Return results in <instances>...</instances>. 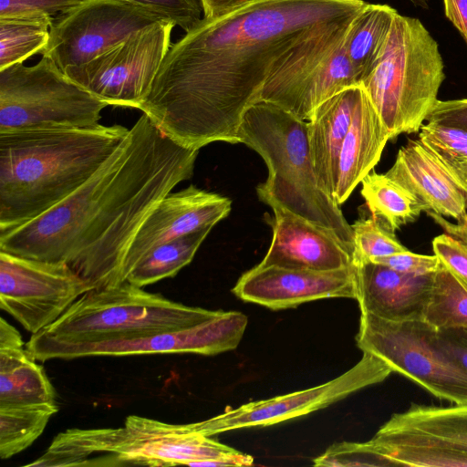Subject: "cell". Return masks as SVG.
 Segmentation results:
<instances>
[{"instance_id":"obj_1","label":"cell","mask_w":467,"mask_h":467,"mask_svg":"<svg viewBox=\"0 0 467 467\" xmlns=\"http://www.w3.org/2000/svg\"><path fill=\"white\" fill-rule=\"evenodd\" d=\"M364 0H251L203 17L171 45L140 110L169 138L200 150L241 143L245 111L287 60L352 23Z\"/></svg>"},{"instance_id":"obj_2","label":"cell","mask_w":467,"mask_h":467,"mask_svg":"<svg viewBox=\"0 0 467 467\" xmlns=\"http://www.w3.org/2000/svg\"><path fill=\"white\" fill-rule=\"evenodd\" d=\"M199 150L177 143L142 114L77 191L39 217L0 232V251L64 263L93 289L124 283L125 257L138 230L192 178Z\"/></svg>"},{"instance_id":"obj_3","label":"cell","mask_w":467,"mask_h":467,"mask_svg":"<svg viewBox=\"0 0 467 467\" xmlns=\"http://www.w3.org/2000/svg\"><path fill=\"white\" fill-rule=\"evenodd\" d=\"M130 129L97 124L0 132V232L47 213L84 184Z\"/></svg>"},{"instance_id":"obj_4","label":"cell","mask_w":467,"mask_h":467,"mask_svg":"<svg viewBox=\"0 0 467 467\" xmlns=\"http://www.w3.org/2000/svg\"><path fill=\"white\" fill-rule=\"evenodd\" d=\"M253 456L195 431L130 415L118 428L67 429L26 467L249 466Z\"/></svg>"},{"instance_id":"obj_5","label":"cell","mask_w":467,"mask_h":467,"mask_svg":"<svg viewBox=\"0 0 467 467\" xmlns=\"http://www.w3.org/2000/svg\"><path fill=\"white\" fill-rule=\"evenodd\" d=\"M307 130V121L275 104L259 101L245 111L240 142L268 169L266 181L256 187L258 198L330 230L353 252L351 225L315 171Z\"/></svg>"},{"instance_id":"obj_6","label":"cell","mask_w":467,"mask_h":467,"mask_svg":"<svg viewBox=\"0 0 467 467\" xmlns=\"http://www.w3.org/2000/svg\"><path fill=\"white\" fill-rule=\"evenodd\" d=\"M444 79L436 40L418 18L398 14L381 54L360 85L392 140L420 131Z\"/></svg>"},{"instance_id":"obj_7","label":"cell","mask_w":467,"mask_h":467,"mask_svg":"<svg viewBox=\"0 0 467 467\" xmlns=\"http://www.w3.org/2000/svg\"><path fill=\"white\" fill-rule=\"evenodd\" d=\"M223 312L186 306L124 282L86 292L28 342L89 343L137 337L192 327Z\"/></svg>"},{"instance_id":"obj_8","label":"cell","mask_w":467,"mask_h":467,"mask_svg":"<svg viewBox=\"0 0 467 467\" xmlns=\"http://www.w3.org/2000/svg\"><path fill=\"white\" fill-rule=\"evenodd\" d=\"M109 105L71 80L49 57L0 70V132L99 124Z\"/></svg>"},{"instance_id":"obj_9","label":"cell","mask_w":467,"mask_h":467,"mask_svg":"<svg viewBox=\"0 0 467 467\" xmlns=\"http://www.w3.org/2000/svg\"><path fill=\"white\" fill-rule=\"evenodd\" d=\"M437 329L421 319L392 321L360 313L357 346L393 372L451 404H467V371L436 344Z\"/></svg>"},{"instance_id":"obj_10","label":"cell","mask_w":467,"mask_h":467,"mask_svg":"<svg viewBox=\"0 0 467 467\" xmlns=\"http://www.w3.org/2000/svg\"><path fill=\"white\" fill-rule=\"evenodd\" d=\"M175 25L161 21L121 44L63 72L109 106L140 109L170 50Z\"/></svg>"},{"instance_id":"obj_11","label":"cell","mask_w":467,"mask_h":467,"mask_svg":"<svg viewBox=\"0 0 467 467\" xmlns=\"http://www.w3.org/2000/svg\"><path fill=\"white\" fill-rule=\"evenodd\" d=\"M164 20L124 0H83L54 18L48 44L41 56L52 59L63 71L92 60Z\"/></svg>"},{"instance_id":"obj_12","label":"cell","mask_w":467,"mask_h":467,"mask_svg":"<svg viewBox=\"0 0 467 467\" xmlns=\"http://www.w3.org/2000/svg\"><path fill=\"white\" fill-rule=\"evenodd\" d=\"M247 317L239 311L220 316L192 327L148 336L108 339L89 343L26 344L37 361L89 357H122L150 354L192 353L205 356L235 349L247 327Z\"/></svg>"},{"instance_id":"obj_13","label":"cell","mask_w":467,"mask_h":467,"mask_svg":"<svg viewBox=\"0 0 467 467\" xmlns=\"http://www.w3.org/2000/svg\"><path fill=\"white\" fill-rule=\"evenodd\" d=\"M351 24L275 70L266 79L257 102L275 104L308 121L325 100L348 88L360 85L346 51Z\"/></svg>"},{"instance_id":"obj_14","label":"cell","mask_w":467,"mask_h":467,"mask_svg":"<svg viewBox=\"0 0 467 467\" xmlns=\"http://www.w3.org/2000/svg\"><path fill=\"white\" fill-rule=\"evenodd\" d=\"M91 289L64 263L0 251V307L32 335L52 325Z\"/></svg>"},{"instance_id":"obj_15","label":"cell","mask_w":467,"mask_h":467,"mask_svg":"<svg viewBox=\"0 0 467 467\" xmlns=\"http://www.w3.org/2000/svg\"><path fill=\"white\" fill-rule=\"evenodd\" d=\"M391 373L392 369L384 361L364 352L350 369L326 383L251 401L191 424L195 431L210 437L242 428L277 424L326 408L359 389L382 382Z\"/></svg>"},{"instance_id":"obj_16","label":"cell","mask_w":467,"mask_h":467,"mask_svg":"<svg viewBox=\"0 0 467 467\" xmlns=\"http://www.w3.org/2000/svg\"><path fill=\"white\" fill-rule=\"evenodd\" d=\"M232 291L243 301L272 310L326 298L357 299L358 268L313 271L258 264L240 276Z\"/></svg>"},{"instance_id":"obj_17","label":"cell","mask_w":467,"mask_h":467,"mask_svg":"<svg viewBox=\"0 0 467 467\" xmlns=\"http://www.w3.org/2000/svg\"><path fill=\"white\" fill-rule=\"evenodd\" d=\"M232 201L190 185L166 195L138 230L125 257L123 279L154 247L186 234L212 228L224 219Z\"/></svg>"},{"instance_id":"obj_18","label":"cell","mask_w":467,"mask_h":467,"mask_svg":"<svg viewBox=\"0 0 467 467\" xmlns=\"http://www.w3.org/2000/svg\"><path fill=\"white\" fill-rule=\"evenodd\" d=\"M265 214L272 230L261 265L332 271L354 265L352 252L330 230L280 207ZM356 266V265H355Z\"/></svg>"},{"instance_id":"obj_19","label":"cell","mask_w":467,"mask_h":467,"mask_svg":"<svg viewBox=\"0 0 467 467\" xmlns=\"http://www.w3.org/2000/svg\"><path fill=\"white\" fill-rule=\"evenodd\" d=\"M369 442L379 447H433L467 455V404L411 403L392 414Z\"/></svg>"},{"instance_id":"obj_20","label":"cell","mask_w":467,"mask_h":467,"mask_svg":"<svg viewBox=\"0 0 467 467\" xmlns=\"http://www.w3.org/2000/svg\"><path fill=\"white\" fill-rule=\"evenodd\" d=\"M409 190L425 212L456 221L467 214V196L431 150L419 139H409L385 173Z\"/></svg>"},{"instance_id":"obj_21","label":"cell","mask_w":467,"mask_h":467,"mask_svg":"<svg viewBox=\"0 0 467 467\" xmlns=\"http://www.w3.org/2000/svg\"><path fill=\"white\" fill-rule=\"evenodd\" d=\"M357 268L360 313L392 321L423 318L433 274L409 275L373 262Z\"/></svg>"},{"instance_id":"obj_22","label":"cell","mask_w":467,"mask_h":467,"mask_svg":"<svg viewBox=\"0 0 467 467\" xmlns=\"http://www.w3.org/2000/svg\"><path fill=\"white\" fill-rule=\"evenodd\" d=\"M389 140L387 128L362 87L338 161L334 199L344 203L374 169Z\"/></svg>"},{"instance_id":"obj_23","label":"cell","mask_w":467,"mask_h":467,"mask_svg":"<svg viewBox=\"0 0 467 467\" xmlns=\"http://www.w3.org/2000/svg\"><path fill=\"white\" fill-rule=\"evenodd\" d=\"M362 86L348 88L321 103L307 121L308 144L315 171L334 197L339 154L352 122Z\"/></svg>"},{"instance_id":"obj_24","label":"cell","mask_w":467,"mask_h":467,"mask_svg":"<svg viewBox=\"0 0 467 467\" xmlns=\"http://www.w3.org/2000/svg\"><path fill=\"white\" fill-rule=\"evenodd\" d=\"M26 348H0V408L57 404L42 366Z\"/></svg>"},{"instance_id":"obj_25","label":"cell","mask_w":467,"mask_h":467,"mask_svg":"<svg viewBox=\"0 0 467 467\" xmlns=\"http://www.w3.org/2000/svg\"><path fill=\"white\" fill-rule=\"evenodd\" d=\"M398 14L388 5L368 3L353 20L346 51L360 84L381 54Z\"/></svg>"},{"instance_id":"obj_26","label":"cell","mask_w":467,"mask_h":467,"mask_svg":"<svg viewBox=\"0 0 467 467\" xmlns=\"http://www.w3.org/2000/svg\"><path fill=\"white\" fill-rule=\"evenodd\" d=\"M361 184V195L371 215L382 219L394 232L415 222L425 211L409 190L386 174L371 171Z\"/></svg>"},{"instance_id":"obj_27","label":"cell","mask_w":467,"mask_h":467,"mask_svg":"<svg viewBox=\"0 0 467 467\" xmlns=\"http://www.w3.org/2000/svg\"><path fill=\"white\" fill-rule=\"evenodd\" d=\"M212 228H205L151 249L129 273L126 282L143 287L175 276L193 259Z\"/></svg>"},{"instance_id":"obj_28","label":"cell","mask_w":467,"mask_h":467,"mask_svg":"<svg viewBox=\"0 0 467 467\" xmlns=\"http://www.w3.org/2000/svg\"><path fill=\"white\" fill-rule=\"evenodd\" d=\"M57 410V404L0 408L1 459H9L32 445Z\"/></svg>"},{"instance_id":"obj_29","label":"cell","mask_w":467,"mask_h":467,"mask_svg":"<svg viewBox=\"0 0 467 467\" xmlns=\"http://www.w3.org/2000/svg\"><path fill=\"white\" fill-rule=\"evenodd\" d=\"M423 319L436 329L467 327V285L442 264L433 274Z\"/></svg>"},{"instance_id":"obj_30","label":"cell","mask_w":467,"mask_h":467,"mask_svg":"<svg viewBox=\"0 0 467 467\" xmlns=\"http://www.w3.org/2000/svg\"><path fill=\"white\" fill-rule=\"evenodd\" d=\"M418 139L431 150L467 196V131L428 122L421 126Z\"/></svg>"},{"instance_id":"obj_31","label":"cell","mask_w":467,"mask_h":467,"mask_svg":"<svg viewBox=\"0 0 467 467\" xmlns=\"http://www.w3.org/2000/svg\"><path fill=\"white\" fill-rule=\"evenodd\" d=\"M49 41V26L32 21L0 20V70L42 54Z\"/></svg>"},{"instance_id":"obj_32","label":"cell","mask_w":467,"mask_h":467,"mask_svg":"<svg viewBox=\"0 0 467 467\" xmlns=\"http://www.w3.org/2000/svg\"><path fill=\"white\" fill-rule=\"evenodd\" d=\"M353 264L356 266L378 257L407 251L396 238L395 232L374 215L359 218L352 225Z\"/></svg>"},{"instance_id":"obj_33","label":"cell","mask_w":467,"mask_h":467,"mask_svg":"<svg viewBox=\"0 0 467 467\" xmlns=\"http://www.w3.org/2000/svg\"><path fill=\"white\" fill-rule=\"evenodd\" d=\"M83 0H0V20L14 19L36 22L51 26L58 15Z\"/></svg>"},{"instance_id":"obj_34","label":"cell","mask_w":467,"mask_h":467,"mask_svg":"<svg viewBox=\"0 0 467 467\" xmlns=\"http://www.w3.org/2000/svg\"><path fill=\"white\" fill-rule=\"evenodd\" d=\"M315 466H390L366 442L335 443L320 456L314 459Z\"/></svg>"},{"instance_id":"obj_35","label":"cell","mask_w":467,"mask_h":467,"mask_svg":"<svg viewBox=\"0 0 467 467\" xmlns=\"http://www.w3.org/2000/svg\"><path fill=\"white\" fill-rule=\"evenodd\" d=\"M142 6L162 18L172 22L186 32L192 29L202 18L201 0H124Z\"/></svg>"},{"instance_id":"obj_36","label":"cell","mask_w":467,"mask_h":467,"mask_svg":"<svg viewBox=\"0 0 467 467\" xmlns=\"http://www.w3.org/2000/svg\"><path fill=\"white\" fill-rule=\"evenodd\" d=\"M432 249L441 263L467 285V244L445 233L433 239Z\"/></svg>"},{"instance_id":"obj_37","label":"cell","mask_w":467,"mask_h":467,"mask_svg":"<svg viewBox=\"0 0 467 467\" xmlns=\"http://www.w3.org/2000/svg\"><path fill=\"white\" fill-rule=\"evenodd\" d=\"M369 262L386 265L400 273L426 275L434 274L441 265L437 255L414 254L409 250L378 257Z\"/></svg>"},{"instance_id":"obj_38","label":"cell","mask_w":467,"mask_h":467,"mask_svg":"<svg viewBox=\"0 0 467 467\" xmlns=\"http://www.w3.org/2000/svg\"><path fill=\"white\" fill-rule=\"evenodd\" d=\"M436 344L453 362L467 371V327L437 329Z\"/></svg>"},{"instance_id":"obj_39","label":"cell","mask_w":467,"mask_h":467,"mask_svg":"<svg viewBox=\"0 0 467 467\" xmlns=\"http://www.w3.org/2000/svg\"><path fill=\"white\" fill-rule=\"evenodd\" d=\"M426 120L467 131V99L438 100Z\"/></svg>"},{"instance_id":"obj_40","label":"cell","mask_w":467,"mask_h":467,"mask_svg":"<svg viewBox=\"0 0 467 467\" xmlns=\"http://www.w3.org/2000/svg\"><path fill=\"white\" fill-rule=\"evenodd\" d=\"M443 6L446 17L467 44V0H443Z\"/></svg>"},{"instance_id":"obj_41","label":"cell","mask_w":467,"mask_h":467,"mask_svg":"<svg viewBox=\"0 0 467 467\" xmlns=\"http://www.w3.org/2000/svg\"><path fill=\"white\" fill-rule=\"evenodd\" d=\"M433 221L439 224L446 234L462 241L467 244V214L462 219L458 220L456 223H452L441 215L433 212H426Z\"/></svg>"},{"instance_id":"obj_42","label":"cell","mask_w":467,"mask_h":467,"mask_svg":"<svg viewBox=\"0 0 467 467\" xmlns=\"http://www.w3.org/2000/svg\"><path fill=\"white\" fill-rule=\"evenodd\" d=\"M203 8V17L213 18L220 16L237 6L251 0H201Z\"/></svg>"},{"instance_id":"obj_43","label":"cell","mask_w":467,"mask_h":467,"mask_svg":"<svg viewBox=\"0 0 467 467\" xmlns=\"http://www.w3.org/2000/svg\"><path fill=\"white\" fill-rule=\"evenodd\" d=\"M24 342L20 333L4 317L0 318V348H21Z\"/></svg>"},{"instance_id":"obj_44","label":"cell","mask_w":467,"mask_h":467,"mask_svg":"<svg viewBox=\"0 0 467 467\" xmlns=\"http://www.w3.org/2000/svg\"><path fill=\"white\" fill-rule=\"evenodd\" d=\"M409 1H410L414 5L421 7V8L429 7L430 0H409Z\"/></svg>"}]
</instances>
